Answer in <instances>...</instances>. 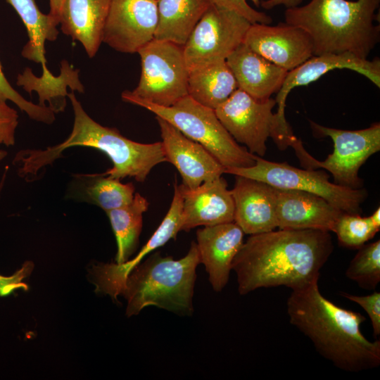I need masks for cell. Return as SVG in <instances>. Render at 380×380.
I'll return each mask as SVG.
<instances>
[{
  "instance_id": "33",
  "label": "cell",
  "mask_w": 380,
  "mask_h": 380,
  "mask_svg": "<svg viewBox=\"0 0 380 380\" xmlns=\"http://www.w3.org/2000/svg\"><path fill=\"white\" fill-rule=\"evenodd\" d=\"M341 295L364 309L369 317L374 336H378L380 334V293L376 291L367 296H355L341 292Z\"/></svg>"
},
{
  "instance_id": "23",
  "label": "cell",
  "mask_w": 380,
  "mask_h": 380,
  "mask_svg": "<svg viewBox=\"0 0 380 380\" xmlns=\"http://www.w3.org/2000/svg\"><path fill=\"white\" fill-rule=\"evenodd\" d=\"M79 70H75L66 60L61 62V73L58 76L52 74L49 76H35L32 70L26 68L23 72L18 74L16 84L30 94L37 91L39 105L47 107L55 114L65 110L66 107L67 88L71 91L84 93V88L79 79Z\"/></svg>"
},
{
  "instance_id": "3",
  "label": "cell",
  "mask_w": 380,
  "mask_h": 380,
  "mask_svg": "<svg viewBox=\"0 0 380 380\" xmlns=\"http://www.w3.org/2000/svg\"><path fill=\"white\" fill-rule=\"evenodd\" d=\"M74 112L72 132L63 142L46 149H25L18 151L13 163L18 175L25 179L37 175L46 166L63 156V152L73 146L98 149L110 159L113 167L102 174L122 179L133 177L142 182L151 170L167 162L162 143L142 144L122 136L115 127L103 126L94 120L84 110L74 91L68 94Z\"/></svg>"
},
{
  "instance_id": "39",
  "label": "cell",
  "mask_w": 380,
  "mask_h": 380,
  "mask_svg": "<svg viewBox=\"0 0 380 380\" xmlns=\"http://www.w3.org/2000/svg\"><path fill=\"white\" fill-rule=\"evenodd\" d=\"M6 155H7L6 151H5L4 150H0V161H1L6 156ZM7 170H8V168H6V170L4 171V175H3V177L1 178V181L0 182V195H1V192L2 191V188H3V186H4V184Z\"/></svg>"
},
{
  "instance_id": "18",
  "label": "cell",
  "mask_w": 380,
  "mask_h": 380,
  "mask_svg": "<svg viewBox=\"0 0 380 380\" xmlns=\"http://www.w3.org/2000/svg\"><path fill=\"white\" fill-rule=\"evenodd\" d=\"M243 235L234 222L204 227L196 232L200 262L204 265L216 292H220L229 281L233 260L243 243Z\"/></svg>"
},
{
  "instance_id": "21",
  "label": "cell",
  "mask_w": 380,
  "mask_h": 380,
  "mask_svg": "<svg viewBox=\"0 0 380 380\" xmlns=\"http://www.w3.org/2000/svg\"><path fill=\"white\" fill-rule=\"evenodd\" d=\"M112 0H62L59 25L63 34L78 41L93 58L102 43Z\"/></svg>"
},
{
  "instance_id": "30",
  "label": "cell",
  "mask_w": 380,
  "mask_h": 380,
  "mask_svg": "<svg viewBox=\"0 0 380 380\" xmlns=\"http://www.w3.org/2000/svg\"><path fill=\"white\" fill-rule=\"evenodd\" d=\"M379 231L369 216L342 213L336 224L334 232L339 243L345 247L359 248L372 239Z\"/></svg>"
},
{
  "instance_id": "35",
  "label": "cell",
  "mask_w": 380,
  "mask_h": 380,
  "mask_svg": "<svg viewBox=\"0 0 380 380\" xmlns=\"http://www.w3.org/2000/svg\"><path fill=\"white\" fill-rule=\"evenodd\" d=\"M32 268L33 264L31 262H26L20 270L11 276L0 274V296H9L18 289L27 291L28 286L23 280L30 275Z\"/></svg>"
},
{
  "instance_id": "5",
  "label": "cell",
  "mask_w": 380,
  "mask_h": 380,
  "mask_svg": "<svg viewBox=\"0 0 380 380\" xmlns=\"http://www.w3.org/2000/svg\"><path fill=\"white\" fill-rule=\"evenodd\" d=\"M200 263L196 243L192 241L181 259L154 253L127 276L119 295L127 300L128 317L147 306H156L179 315H191L196 267Z\"/></svg>"
},
{
  "instance_id": "25",
  "label": "cell",
  "mask_w": 380,
  "mask_h": 380,
  "mask_svg": "<svg viewBox=\"0 0 380 380\" xmlns=\"http://www.w3.org/2000/svg\"><path fill=\"white\" fill-rule=\"evenodd\" d=\"M237 89V82L226 61L189 71L188 95L213 110Z\"/></svg>"
},
{
  "instance_id": "16",
  "label": "cell",
  "mask_w": 380,
  "mask_h": 380,
  "mask_svg": "<svg viewBox=\"0 0 380 380\" xmlns=\"http://www.w3.org/2000/svg\"><path fill=\"white\" fill-rule=\"evenodd\" d=\"M273 188L279 229L334 231L342 210L312 193Z\"/></svg>"
},
{
  "instance_id": "4",
  "label": "cell",
  "mask_w": 380,
  "mask_h": 380,
  "mask_svg": "<svg viewBox=\"0 0 380 380\" xmlns=\"http://www.w3.org/2000/svg\"><path fill=\"white\" fill-rule=\"evenodd\" d=\"M380 0H310L286 8L285 23L305 30L314 56L349 53L367 58L380 39L375 25Z\"/></svg>"
},
{
  "instance_id": "32",
  "label": "cell",
  "mask_w": 380,
  "mask_h": 380,
  "mask_svg": "<svg viewBox=\"0 0 380 380\" xmlns=\"http://www.w3.org/2000/svg\"><path fill=\"white\" fill-rule=\"evenodd\" d=\"M211 5L234 11L241 15L251 24H271L272 18L265 13L252 8L247 0H208ZM255 6H260V0H251Z\"/></svg>"
},
{
  "instance_id": "22",
  "label": "cell",
  "mask_w": 380,
  "mask_h": 380,
  "mask_svg": "<svg viewBox=\"0 0 380 380\" xmlns=\"http://www.w3.org/2000/svg\"><path fill=\"white\" fill-rule=\"evenodd\" d=\"M238 84V88L258 99H268L277 93L287 70L276 65L240 44L226 59Z\"/></svg>"
},
{
  "instance_id": "37",
  "label": "cell",
  "mask_w": 380,
  "mask_h": 380,
  "mask_svg": "<svg viewBox=\"0 0 380 380\" xmlns=\"http://www.w3.org/2000/svg\"><path fill=\"white\" fill-rule=\"evenodd\" d=\"M62 0H49L50 11L49 14L56 25H59L60 9Z\"/></svg>"
},
{
  "instance_id": "19",
  "label": "cell",
  "mask_w": 380,
  "mask_h": 380,
  "mask_svg": "<svg viewBox=\"0 0 380 380\" xmlns=\"http://www.w3.org/2000/svg\"><path fill=\"white\" fill-rule=\"evenodd\" d=\"M182 196L178 184H175L174 195L170 208L163 221L132 260L122 264H104L95 267L94 277L96 289L116 299L119 291L129 273L149 253L175 239L181 231Z\"/></svg>"
},
{
  "instance_id": "10",
  "label": "cell",
  "mask_w": 380,
  "mask_h": 380,
  "mask_svg": "<svg viewBox=\"0 0 380 380\" xmlns=\"http://www.w3.org/2000/svg\"><path fill=\"white\" fill-rule=\"evenodd\" d=\"M141 72L131 94L161 106H170L188 95L187 68L183 46L153 39L137 52Z\"/></svg>"
},
{
  "instance_id": "12",
  "label": "cell",
  "mask_w": 380,
  "mask_h": 380,
  "mask_svg": "<svg viewBox=\"0 0 380 380\" xmlns=\"http://www.w3.org/2000/svg\"><path fill=\"white\" fill-rule=\"evenodd\" d=\"M158 22L157 0H112L102 42L119 52L137 53L154 39Z\"/></svg>"
},
{
  "instance_id": "27",
  "label": "cell",
  "mask_w": 380,
  "mask_h": 380,
  "mask_svg": "<svg viewBox=\"0 0 380 380\" xmlns=\"http://www.w3.org/2000/svg\"><path fill=\"white\" fill-rule=\"evenodd\" d=\"M148 205L147 199L136 193L129 204L106 212L117 241V264L127 262L136 251L142 229L143 214Z\"/></svg>"
},
{
  "instance_id": "6",
  "label": "cell",
  "mask_w": 380,
  "mask_h": 380,
  "mask_svg": "<svg viewBox=\"0 0 380 380\" xmlns=\"http://www.w3.org/2000/svg\"><path fill=\"white\" fill-rule=\"evenodd\" d=\"M122 101L141 106L173 125L188 138L203 146L225 168L248 167L255 155L239 144L218 119L215 110L189 95L170 106H161L124 91Z\"/></svg>"
},
{
  "instance_id": "31",
  "label": "cell",
  "mask_w": 380,
  "mask_h": 380,
  "mask_svg": "<svg viewBox=\"0 0 380 380\" xmlns=\"http://www.w3.org/2000/svg\"><path fill=\"white\" fill-rule=\"evenodd\" d=\"M10 101L14 103L23 112H25L31 119L51 124L55 120V113L48 107L41 106L26 100L9 83L6 78L0 63V102Z\"/></svg>"
},
{
  "instance_id": "38",
  "label": "cell",
  "mask_w": 380,
  "mask_h": 380,
  "mask_svg": "<svg viewBox=\"0 0 380 380\" xmlns=\"http://www.w3.org/2000/svg\"><path fill=\"white\" fill-rule=\"evenodd\" d=\"M369 217L374 226L380 229V208H378Z\"/></svg>"
},
{
  "instance_id": "20",
  "label": "cell",
  "mask_w": 380,
  "mask_h": 380,
  "mask_svg": "<svg viewBox=\"0 0 380 380\" xmlns=\"http://www.w3.org/2000/svg\"><path fill=\"white\" fill-rule=\"evenodd\" d=\"M231 190L234 202V222L244 234L268 232L277 227L273 186L248 177L235 175Z\"/></svg>"
},
{
  "instance_id": "34",
  "label": "cell",
  "mask_w": 380,
  "mask_h": 380,
  "mask_svg": "<svg viewBox=\"0 0 380 380\" xmlns=\"http://www.w3.org/2000/svg\"><path fill=\"white\" fill-rule=\"evenodd\" d=\"M18 114L6 102H0V146H11L15 142Z\"/></svg>"
},
{
  "instance_id": "26",
  "label": "cell",
  "mask_w": 380,
  "mask_h": 380,
  "mask_svg": "<svg viewBox=\"0 0 380 380\" xmlns=\"http://www.w3.org/2000/svg\"><path fill=\"white\" fill-rule=\"evenodd\" d=\"M13 6L23 22L29 37L21 54L30 61L41 63L42 75L51 72L46 66L44 44L55 41L58 35L57 25L49 14L40 11L34 0H6Z\"/></svg>"
},
{
  "instance_id": "8",
  "label": "cell",
  "mask_w": 380,
  "mask_h": 380,
  "mask_svg": "<svg viewBox=\"0 0 380 380\" xmlns=\"http://www.w3.org/2000/svg\"><path fill=\"white\" fill-rule=\"evenodd\" d=\"M255 160L251 167L227 168L224 173L261 181L278 189L312 193L344 213L360 214L361 212V204L367 196L365 189L331 183L329 175L322 170L300 169L286 163L269 161L256 155Z\"/></svg>"
},
{
  "instance_id": "17",
  "label": "cell",
  "mask_w": 380,
  "mask_h": 380,
  "mask_svg": "<svg viewBox=\"0 0 380 380\" xmlns=\"http://www.w3.org/2000/svg\"><path fill=\"white\" fill-rule=\"evenodd\" d=\"M178 186L182 196L181 231L234 222L233 196L222 176L193 189Z\"/></svg>"
},
{
  "instance_id": "2",
  "label": "cell",
  "mask_w": 380,
  "mask_h": 380,
  "mask_svg": "<svg viewBox=\"0 0 380 380\" xmlns=\"http://www.w3.org/2000/svg\"><path fill=\"white\" fill-rule=\"evenodd\" d=\"M286 308L290 323L335 367L360 372L380 365V341H370L360 330L365 317L328 300L318 282L292 290Z\"/></svg>"
},
{
  "instance_id": "24",
  "label": "cell",
  "mask_w": 380,
  "mask_h": 380,
  "mask_svg": "<svg viewBox=\"0 0 380 380\" xmlns=\"http://www.w3.org/2000/svg\"><path fill=\"white\" fill-rule=\"evenodd\" d=\"M158 22L154 39L184 46L203 13L208 0H157Z\"/></svg>"
},
{
  "instance_id": "28",
  "label": "cell",
  "mask_w": 380,
  "mask_h": 380,
  "mask_svg": "<svg viewBox=\"0 0 380 380\" xmlns=\"http://www.w3.org/2000/svg\"><path fill=\"white\" fill-rule=\"evenodd\" d=\"M75 177L82 181L83 200L95 204L105 212L129 204L135 194L132 182L123 184L120 179L102 173L80 174Z\"/></svg>"
},
{
  "instance_id": "36",
  "label": "cell",
  "mask_w": 380,
  "mask_h": 380,
  "mask_svg": "<svg viewBox=\"0 0 380 380\" xmlns=\"http://www.w3.org/2000/svg\"><path fill=\"white\" fill-rule=\"evenodd\" d=\"M303 1V0H263L260 1V6L267 10L272 9L281 5L289 8L300 6Z\"/></svg>"
},
{
  "instance_id": "1",
  "label": "cell",
  "mask_w": 380,
  "mask_h": 380,
  "mask_svg": "<svg viewBox=\"0 0 380 380\" xmlns=\"http://www.w3.org/2000/svg\"><path fill=\"white\" fill-rule=\"evenodd\" d=\"M333 248L329 232L323 230L279 229L251 235L232 265L239 293L279 286L296 290L318 282Z\"/></svg>"
},
{
  "instance_id": "9",
  "label": "cell",
  "mask_w": 380,
  "mask_h": 380,
  "mask_svg": "<svg viewBox=\"0 0 380 380\" xmlns=\"http://www.w3.org/2000/svg\"><path fill=\"white\" fill-rule=\"evenodd\" d=\"M310 127L319 137H329L334 143L333 153L323 161L311 156L302 143L293 148L301 164L307 169L323 168L330 172L334 183L360 189L362 181L358 177L360 167L374 153L380 150V123L367 128L344 130L325 127L310 120Z\"/></svg>"
},
{
  "instance_id": "15",
  "label": "cell",
  "mask_w": 380,
  "mask_h": 380,
  "mask_svg": "<svg viewBox=\"0 0 380 380\" xmlns=\"http://www.w3.org/2000/svg\"><path fill=\"white\" fill-rule=\"evenodd\" d=\"M336 69H349L357 72L369 79L377 87H380V60L379 58L368 60L349 53L312 56L287 72L275 98L277 105V111L275 114L279 120L281 122H287L284 114L286 101L293 89L315 82L328 72Z\"/></svg>"
},
{
  "instance_id": "14",
  "label": "cell",
  "mask_w": 380,
  "mask_h": 380,
  "mask_svg": "<svg viewBox=\"0 0 380 380\" xmlns=\"http://www.w3.org/2000/svg\"><path fill=\"white\" fill-rule=\"evenodd\" d=\"M167 162L172 164L189 189L218 178L225 168L201 144L184 135L166 120L156 116Z\"/></svg>"
},
{
  "instance_id": "7",
  "label": "cell",
  "mask_w": 380,
  "mask_h": 380,
  "mask_svg": "<svg viewBox=\"0 0 380 380\" xmlns=\"http://www.w3.org/2000/svg\"><path fill=\"white\" fill-rule=\"evenodd\" d=\"M276 104L275 99H258L238 88L215 111L237 143L245 145L251 153L262 157L269 137L281 150L298 141L289 123H282L273 113Z\"/></svg>"
},
{
  "instance_id": "29",
  "label": "cell",
  "mask_w": 380,
  "mask_h": 380,
  "mask_svg": "<svg viewBox=\"0 0 380 380\" xmlns=\"http://www.w3.org/2000/svg\"><path fill=\"white\" fill-rule=\"evenodd\" d=\"M346 277L366 290H374L380 281V241L364 244L350 261Z\"/></svg>"
},
{
  "instance_id": "13",
  "label": "cell",
  "mask_w": 380,
  "mask_h": 380,
  "mask_svg": "<svg viewBox=\"0 0 380 380\" xmlns=\"http://www.w3.org/2000/svg\"><path fill=\"white\" fill-rule=\"evenodd\" d=\"M243 43L288 72L314 56L310 35L303 29L285 22L276 25L251 24Z\"/></svg>"
},
{
  "instance_id": "11",
  "label": "cell",
  "mask_w": 380,
  "mask_h": 380,
  "mask_svg": "<svg viewBox=\"0 0 380 380\" xmlns=\"http://www.w3.org/2000/svg\"><path fill=\"white\" fill-rule=\"evenodd\" d=\"M251 24L234 11L210 4L183 46L189 71L226 61L243 43Z\"/></svg>"
}]
</instances>
